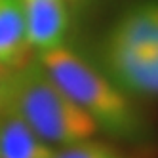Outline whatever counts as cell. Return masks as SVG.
Returning a JSON list of instances; mask_svg holds the SVG:
<instances>
[{
	"label": "cell",
	"mask_w": 158,
	"mask_h": 158,
	"mask_svg": "<svg viewBox=\"0 0 158 158\" xmlns=\"http://www.w3.org/2000/svg\"><path fill=\"white\" fill-rule=\"evenodd\" d=\"M17 114L38 137L53 147L92 139L95 122L53 82L38 59L14 69L2 110Z\"/></svg>",
	"instance_id": "3"
},
{
	"label": "cell",
	"mask_w": 158,
	"mask_h": 158,
	"mask_svg": "<svg viewBox=\"0 0 158 158\" xmlns=\"http://www.w3.org/2000/svg\"><path fill=\"white\" fill-rule=\"evenodd\" d=\"M25 19L27 42L32 52L65 46L71 29L69 0H19Z\"/></svg>",
	"instance_id": "4"
},
{
	"label": "cell",
	"mask_w": 158,
	"mask_h": 158,
	"mask_svg": "<svg viewBox=\"0 0 158 158\" xmlns=\"http://www.w3.org/2000/svg\"><path fill=\"white\" fill-rule=\"evenodd\" d=\"M103 71L133 99H158V0L128 6L99 46Z\"/></svg>",
	"instance_id": "2"
},
{
	"label": "cell",
	"mask_w": 158,
	"mask_h": 158,
	"mask_svg": "<svg viewBox=\"0 0 158 158\" xmlns=\"http://www.w3.org/2000/svg\"><path fill=\"white\" fill-rule=\"evenodd\" d=\"M14 69L12 67H4L0 65V110L4 107V99H6V92H8V84H10V76H12Z\"/></svg>",
	"instance_id": "8"
},
{
	"label": "cell",
	"mask_w": 158,
	"mask_h": 158,
	"mask_svg": "<svg viewBox=\"0 0 158 158\" xmlns=\"http://www.w3.org/2000/svg\"><path fill=\"white\" fill-rule=\"evenodd\" d=\"M53 152L17 114L0 110V158H53Z\"/></svg>",
	"instance_id": "5"
},
{
	"label": "cell",
	"mask_w": 158,
	"mask_h": 158,
	"mask_svg": "<svg viewBox=\"0 0 158 158\" xmlns=\"http://www.w3.org/2000/svg\"><path fill=\"white\" fill-rule=\"evenodd\" d=\"M38 63L53 82L95 122L97 131L130 147L151 149L154 128L135 99L67 46L38 53Z\"/></svg>",
	"instance_id": "1"
},
{
	"label": "cell",
	"mask_w": 158,
	"mask_h": 158,
	"mask_svg": "<svg viewBox=\"0 0 158 158\" xmlns=\"http://www.w3.org/2000/svg\"><path fill=\"white\" fill-rule=\"evenodd\" d=\"M31 52L21 2L0 0V65L17 69L29 61Z\"/></svg>",
	"instance_id": "6"
},
{
	"label": "cell",
	"mask_w": 158,
	"mask_h": 158,
	"mask_svg": "<svg viewBox=\"0 0 158 158\" xmlns=\"http://www.w3.org/2000/svg\"><path fill=\"white\" fill-rule=\"evenodd\" d=\"M151 149L147 147H133V151H128L120 145H112L107 141L86 139L67 147H59L53 152V158H147Z\"/></svg>",
	"instance_id": "7"
}]
</instances>
